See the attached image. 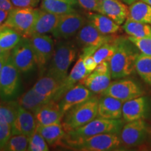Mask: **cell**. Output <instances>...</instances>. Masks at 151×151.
<instances>
[{
  "label": "cell",
  "mask_w": 151,
  "mask_h": 151,
  "mask_svg": "<svg viewBox=\"0 0 151 151\" xmlns=\"http://www.w3.org/2000/svg\"><path fill=\"white\" fill-rule=\"evenodd\" d=\"M139 50L129 39H117V49L109 60L111 78L118 79L131 75L135 70V64Z\"/></svg>",
  "instance_id": "cell-1"
},
{
  "label": "cell",
  "mask_w": 151,
  "mask_h": 151,
  "mask_svg": "<svg viewBox=\"0 0 151 151\" xmlns=\"http://www.w3.org/2000/svg\"><path fill=\"white\" fill-rule=\"evenodd\" d=\"M76 55L77 48L72 42L60 41L55 48L47 75L63 83L67 78L69 67L75 60Z\"/></svg>",
  "instance_id": "cell-2"
},
{
  "label": "cell",
  "mask_w": 151,
  "mask_h": 151,
  "mask_svg": "<svg viewBox=\"0 0 151 151\" xmlns=\"http://www.w3.org/2000/svg\"><path fill=\"white\" fill-rule=\"evenodd\" d=\"M124 122L125 121L121 119L114 120L98 117L82 127L67 132L64 141L76 140L101 134H119Z\"/></svg>",
  "instance_id": "cell-3"
},
{
  "label": "cell",
  "mask_w": 151,
  "mask_h": 151,
  "mask_svg": "<svg viewBox=\"0 0 151 151\" xmlns=\"http://www.w3.org/2000/svg\"><path fill=\"white\" fill-rule=\"evenodd\" d=\"M122 143L119 134L106 133L79 139L65 141L62 146L76 150L82 151H109L118 150Z\"/></svg>",
  "instance_id": "cell-4"
},
{
  "label": "cell",
  "mask_w": 151,
  "mask_h": 151,
  "mask_svg": "<svg viewBox=\"0 0 151 151\" xmlns=\"http://www.w3.org/2000/svg\"><path fill=\"white\" fill-rule=\"evenodd\" d=\"M98 104L99 99L92 97L68 111L62 122L66 132L82 127L97 118Z\"/></svg>",
  "instance_id": "cell-5"
},
{
  "label": "cell",
  "mask_w": 151,
  "mask_h": 151,
  "mask_svg": "<svg viewBox=\"0 0 151 151\" xmlns=\"http://www.w3.org/2000/svg\"><path fill=\"white\" fill-rule=\"evenodd\" d=\"M76 40L79 46L83 48L82 56L93 55L94 52L106 43L113 41L110 35H104L96 29L89 20L77 33Z\"/></svg>",
  "instance_id": "cell-6"
},
{
  "label": "cell",
  "mask_w": 151,
  "mask_h": 151,
  "mask_svg": "<svg viewBox=\"0 0 151 151\" xmlns=\"http://www.w3.org/2000/svg\"><path fill=\"white\" fill-rule=\"evenodd\" d=\"M20 73L9 55L0 75V97L3 101L14 99L18 93Z\"/></svg>",
  "instance_id": "cell-7"
},
{
  "label": "cell",
  "mask_w": 151,
  "mask_h": 151,
  "mask_svg": "<svg viewBox=\"0 0 151 151\" xmlns=\"http://www.w3.org/2000/svg\"><path fill=\"white\" fill-rule=\"evenodd\" d=\"M39 11L40 9L35 8H14L10 11L4 24L14 28L23 37H28Z\"/></svg>",
  "instance_id": "cell-8"
},
{
  "label": "cell",
  "mask_w": 151,
  "mask_h": 151,
  "mask_svg": "<svg viewBox=\"0 0 151 151\" xmlns=\"http://www.w3.org/2000/svg\"><path fill=\"white\" fill-rule=\"evenodd\" d=\"M11 58L20 73L32 71L37 66L35 52L28 37H23L11 50Z\"/></svg>",
  "instance_id": "cell-9"
},
{
  "label": "cell",
  "mask_w": 151,
  "mask_h": 151,
  "mask_svg": "<svg viewBox=\"0 0 151 151\" xmlns=\"http://www.w3.org/2000/svg\"><path fill=\"white\" fill-rule=\"evenodd\" d=\"M87 22L86 18L76 11L62 15L52 35L56 39L67 40L76 35Z\"/></svg>",
  "instance_id": "cell-10"
},
{
  "label": "cell",
  "mask_w": 151,
  "mask_h": 151,
  "mask_svg": "<svg viewBox=\"0 0 151 151\" xmlns=\"http://www.w3.org/2000/svg\"><path fill=\"white\" fill-rule=\"evenodd\" d=\"M143 90L137 83L131 79L121 80L111 82L105 91L104 96H109L124 102L134 98L143 95Z\"/></svg>",
  "instance_id": "cell-11"
},
{
  "label": "cell",
  "mask_w": 151,
  "mask_h": 151,
  "mask_svg": "<svg viewBox=\"0 0 151 151\" xmlns=\"http://www.w3.org/2000/svg\"><path fill=\"white\" fill-rule=\"evenodd\" d=\"M28 38L35 52L37 66L40 69H43L54 54L55 48L53 39L46 35H32Z\"/></svg>",
  "instance_id": "cell-12"
},
{
  "label": "cell",
  "mask_w": 151,
  "mask_h": 151,
  "mask_svg": "<svg viewBox=\"0 0 151 151\" xmlns=\"http://www.w3.org/2000/svg\"><path fill=\"white\" fill-rule=\"evenodd\" d=\"M147 135L148 127L143 119L127 122L120 132L122 144L126 147H134L141 144Z\"/></svg>",
  "instance_id": "cell-13"
},
{
  "label": "cell",
  "mask_w": 151,
  "mask_h": 151,
  "mask_svg": "<svg viewBox=\"0 0 151 151\" xmlns=\"http://www.w3.org/2000/svg\"><path fill=\"white\" fill-rule=\"evenodd\" d=\"M94 93L82 83L73 86L62 96L59 104L64 113H66L75 106L87 101L93 97Z\"/></svg>",
  "instance_id": "cell-14"
},
{
  "label": "cell",
  "mask_w": 151,
  "mask_h": 151,
  "mask_svg": "<svg viewBox=\"0 0 151 151\" xmlns=\"http://www.w3.org/2000/svg\"><path fill=\"white\" fill-rule=\"evenodd\" d=\"M37 127L35 114L20 106L16 118L11 125L12 135L22 134L29 137L36 132Z\"/></svg>",
  "instance_id": "cell-15"
},
{
  "label": "cell",
  "mask_w": 151,
  "mask_h": 151,
  "mask_svg": "<svg viewBox=\"0 0 151 151\" xmlns=\"http://www.w3.org/2000/svg\"><path fill=\"white\" fill-rule=\"evenodd\" d=\"M34 114L38 124L48 125L62 122L65 113L60 108L59 101L50 100L36 111Z\"/></svg>",
  "instance_id": "cell-16"
},
{
  "label": "cell",
  "mask_w": 151,
  "mask_h": 151,
  "mask_svg": "<svg viewBox=\"0 0 151 151\" xmlns=\"http://www.w3.org/2000/svg\"><path fill=\"white\" fill-rule=\"evenodd\" d=\"M149 109L146 97L140 96L123 102L122 118L126 122L143 119L146 116Z\"/></svg>",
  "instance_id": "cell-17"
},
{
  "label": "cell",
  "mask_w": 151,
  "mask_h": 151,
  "mask_svg": "<svg viewBox=\"0 0 151 151\" xmlns=\"http://www.w3.org/2000/svg\"><path fill=\"white\" fill-rule=\"evenodd\" d=\"M99 13L120 25L127 20L129 9L121 0H101Z\"/></svg>",
  "instance_id": "cell-18"
},
{
  "label": "cell",
  "mask_w": 151,
  "mask_h": 151,
  "mask_svg": "<svg viewBox=\"0 0 151 151\" xmlns=\"http://www.w3.org/2000/svg\"><path fill=\"white\" fill-rule=\"evenodd\" d=\"M89 74L87 72L86 67L84 66L83 57L80 55L78 60H77L74 66L71 69V72L69 73V75H67V78L62 83L61 89L59 90V92H58V94H56L52 100L55 101H59L62 96L68 90L71 89L73 86H74L78 83L82 81Z\"/></svg>",
  "instance_id": "cell-19"
},
{
  "label": "cell",
  "mask_w": 151,
  "mask_h": 151,
  "mask_svg": "<svg viewBox=\"0 0 151 151\" xmlns=\"http://www.w3.org/2000/svg\"><path fill=\"white\" fill-rule=\"evenodd\" d=\"M60 16H61L40 9L39 14L36 19L32 28L30 30L28 37L32 35L52 33L59 22Z\"/></svg>",
  "instance_id": "cell-20"
},
{
  "label": "cell",
  "mask_w": 151,
  "mask_h": 151,
  "mask_svg": "<svg viewBox=\"0 0 151 151\" xmlns=\"http://www.w3.org/2000/svg\"><path fill=\"white\" fill-rule=\"evenodd\" d=\"M37 131L41 134L47 143L51 147L62 146L67 134L62 122L48 125H40L37 124Z\"/></svg>",
  "instance_id": "cell-21"
},
{
  "label": "cell",
  "mask_w": 151,
  "mask_h": 151,
  "mask_svg": "<svg viewBox=\"0 0 151 151\" xmlns=\"http://www.w3.org/2000/svg\"><path fill=\"white\" fill-rule=\"evenodd\" d=\"M122 104L120 100L109 96H104L99 99L98 117L106 119H121L122 117Z\"/></svg>",
  "instance_id": "cell-22"
},
{
  "label": "cell",
  "mask_w": 151,
  "mask_h": 151,
  "mask_svg": "<svg viewBox=\"0 0 151 151\" xmlns=\"http://www.w3.org/2000/svg\"><path fill=\"white\" fill-rule=\"evenodd\" d=\"M111 73H99L94 71L88 75L81 83L84 85L94 94H102L111 83Z\"/></svg>",
  "instance_id": "cell-23"
},
{
  "label": "cell",
  "mask_w": 151,
  "mask_h": 151,
  "mask_svg": "<svg viewBox=\"0 0 151 151\" xmlns=\"http://www.w3.org/2000/svg\"><path fill=\"white\" fill-rule=\"evenodd\" d=\"M50 100H52V97L39 94L33 88H31L22 94L17 101L20 106L34 113Z\"/></svg>",
  "instance_id": "cell-24"
},
{
  "label": "cell",
  "mask_w": 151,
  "mask_h": 151,
  "mask_svg": "<svg viewBox=\"0 0 151 151\" xmlns=\"http://www.w3.org/2000/svg\"><path fill=\"white\" fill-rule=\"evenodd\" d=\"M88 20L93 24L98 31L104 35H110L120 30V25L113 20L101 14L90 13L88 16Z\"/></svg>",
  "instance_id": "cell-25"
},
{
  "label": "cell",
  "mask_w": 151,
  "mask_h": 151,
  "mask_svg": "<svg viewBox=\"0 0 151 151\" xmlns=\"http://www.w3.org/2000/svg\"><path fill=\"white\" fill-rule=\"evenodd\" d=\"M62 82H60L56 78L50 76L46 75L41 77L34 85L32 88L35 91L43 95L53 98L61 89Z\"/></svg>",
  "instance_id": "cell-26"
},
{
  "label": "cell",
  "mask_w": 151,
  "mask_h": 151,
  "mask_svg": "<svg viewBox=\"0 0 151 151\" xmlns=\"http://www.w3.org/2000/svg\"><path fill=\"white\" fill-rule=\"evenodd\" d=\"M128 18L151 25V5L143 1H137L129 7Z\"/></svg>",
  "instance_id": "cell-27"
},
{
  "label": "cell",
  "mask_w": 151,
  "mask_h": 151,
  "mask_svg": "<svg viewBox=\"0 0 151 151\" xmlns=\"http://www.w3.org/2000/svg\"><path fill=\"white\" fill-rule=\"evenodd\" d=\"M22 37L18 31L3 24L0 27V48L4 51H11Z\"/></svg>",
  "instance_id": "cell-28"
},
{
  "label": "cell",
  "mask_w": 151,
  "mask_h": 151,
  "mask_svg": "<svg viewBox=\"0 0 151 151\" xmlns=\"http://www.w3.org/2000/svg\"><path fill=\"white\" fill-rule=\"evenodd\" d=\"M41 9L59 16L76 12L73 5L65 0H41Z\"/></svg>",
  "instance_id": "cell-29"
},
{
  "label": "cell",
  "mask_w": 151,
  "mask_h": 151,
  "mask_svg": "<svg viewBox=\"0 0 151 151\" xmlns=\"http://www.w3.org/2000/svg\"><path fill=\"white\" fill-rule=\"evenodd\" d=\"M122 27L129 37L143 38L151 36V25L135 21L128 18L124 21Z\"/></svg>",
  "instance_id": "cell-30"
},
{
  "label": "cell",
  "mask_w": 151,
  "mask_h": 151,
  "mask_svg": "<svg viewBox=\"0 0 151 151\" xmlns=\"http://www.w3.org/2000/svg\"><path fill=\"white\" fill-rule=\"evenodd\" d=\"M18 101H4L0 104V122L12 125L18 114Z\"/></svg>",
  "instance_id": "cell-31"
},
{
  "label": "cell",
  "mask_w": 151,
  "mask_h": 151,
  "mask_svg": "<svg viewBox=\"0 0 151 151\" xmlns=\"http://www.w3.org/2000/svg\"><path fill=\"white\" fill-rule=\"evenodd\" d=\"M135 70L143 81L151 86V55L139 54L136 60Z\"/></svg>",
  "instance_id": "cell-32"
},
{
  "label": "cell",
  "mask_w": 151,
  "mask_h": 151,
  "mask_svg": "<svg viewBox=\"0 0 151 151\" xmlns=\"http://www.w3.org/2000/svg\"><path fill=\"white\" fill-rule=\"evenodd\" d=\"M117 49V39H115L111 42L106 43L100 46L94 52L93 58L97 64L101 63L104 61H109L112 58Z\"/></svg>",
  "instance_id": "cell-33"
},
{
  "label": "cell",
  "mask_w": 151,
  "mask_h": 151,
  "mask_svg": "<svg viewBox=\"0 0 151 151\" xmlns=\"http://www.w3.org/2000/svg\"><path fill=\"white\" fill-rule=\"evenodd\" d=\"M29 138L25 135L15 134L11 137L2 150L25 151L27 150Z\"/></svg>",
  "instance_id": "cell-34"
},
{
  "label": "cell",
  "mask_w": 151,
  "mask_h": 151,
  "mask_svg": "<svg viewBox=\"0 0 151 151\" xmlns=\"http://www.w3.org/2000/svg\"><path fill=\"white\" fill-rule=\"evenodd\" d=\"M27 150L29 151H48V144L39 132L37 130L29 138V145Z\"/></svg>",
  "instance_id": "cell-35"
},
{
  "label": "cell",
  "mask_w": 151,
  "mask_h": 151,
  "mask_svg": "<svg viewBox=\"0 0 151 151\" xmlns=\"http://www.w3.org/2000/svg\"><path fill=\"white\" fill-rule=\"evenodd\" d=\"M128 39L139 49L141 53L151 55V36L143 38L129 37Z\"/></svg>",
  "instance_id": "cell-36"
},
{
  "label": "cell",
  "mask_w": 151,
  "mask_h": 151,
  "mask_svg": "<svg viewBox=\"0 0 151 151\" xmlns=\"http://www.w3.org/2000/svg\"><path fill=\"white\" fill-rule=\"evenodd\" d=\"M12 136L11 125L0 122V150H2L4 147L8 142Z\"/></svg>",
  "instance_id": "cell-37"
},
{
  "label": "cell",
  "mask_w": 151,
  "mask_h": 151,
  "mask_svg": "<svg viewBox=\"0 0 151 151\" xmlns=\"http://www.w3.org/2000/svg\"><path fill=\"white\" fill-rule=\"evenodd\" d=\"M77 3L87 11L99 13L100 0H77Z\"/></svg>",
  "instance_id": "cell-38"
},
{
  "label": "cell",
  "mask_w": 151,
  "mask_h": 151,
  "mask_svg": "<svg viewBox=\"0 0 151 151\" xmlns=\"http://www.w3.org/2000/svg\"><path fill=\"white\" fill-rule=\"evenodd\" d=\"M15 8H35L40 0H11Z\"/></svg>",
  "instance_id": "cell-39"
},
{
  "label": "cell",
  "mask_w": 151,
  "mask_h": 151,
  "mask_svg": "<svg viewBox=\"0 0 151 151\" xmlns=\"http://www.w3.org/2000/svg\"><path fill=\"white\" fill-rule=\"evenodd\" d=\"M82 57H83V60L84 66L85 67H86L87 72L88 73V74H90V73H92V71H94V69H95L96 67H97V62H96L95 60H94L93 55H86V56H82Z\"/></svg>",
  "instance_id": "cell-40"
},
{
  "label": "cell",
  "mask_w": 151,
  "mask_h": 151,
  "mask_svg": "<svg viewBox=\"0 0 151 151\" xmlns=\"http://www.w3.org/2000/svg\"><path fill=\"white\" fill-rule=\"evenodd\" d=\"M94 71L99 73H111L110 65H109V61H104L101 63L98 64L97 67L94 69Z\"/></svg>",
  "instance_id": "cell-41"
},
{
  "label": "cell",
  "mask_w": 151,
  "mask_h": 151,
  "mask_svg": "<svg viewBox=\"0 0 151 151\" xmlns=\"http://www.w3.org/2000/svg\"><path fill=\"white\" fill-rule=\"evenodd\" d=\"M14 8L11 0H0V10L10 11Z\"/></svg>",
  "instance_id": "cell-42"
},
{
  "label": "cell",
  "mask_w": 151,
  "mask_h": 151,
  "mask_svg": "<svg viewBox=\"0 0 151 151\" xmlns=\"http://www.w3.org/2000/svg\"><path fill=\"white\" fill-rule=\"evenodd\" d=\"M10 54L11 51H5L0 54V75H1L4 65L5 62L6 61L7 58H9V56L10 55Z\"/></svg>",
  "instance_id": "cell-43"
},
{
  "label": "cell",
  "mask_w": 151,
  "mask_h": 151,
  "mask_svg": "<svg viewBox=\"0 0 151 151\" xmlns=\"http://www.w3.org/2000/svg\"><path fill=\"white\" fill-rule=\"evenodd\" d=\"M10 11H4V10H0V27L4 23L6 20L8 18V16Z\"/></svg>",
  "instance_id": "cell-44"
},
{
  "label": "cell",
  "mask_w": 151,
  "mask_h": 151,
  "mask_svg": "<svg viewBox=\"0 0 151 151\" xmlns=\"http://www.w3.org/2000/svg\"><path fill=\"white\" fill-rule=\"evenodd\" d=\"M122 2H124V4H128V5H131L132 4L134 3L135 1H139V0H121Z\"/></svg>",
  "instance_id": "cell-45"
},
{
  "label": "cell",
  "mask_w": 151,
  "mask_h": 151,
  "mask_svg": "<svg viewBox=\"0 0 151 151\" xmlns=\"http://www.w3.org/2000/svg\"><path fill=\"white\" fill-rule=\"evenodd\" d=\"M65 1H67L69 4H71V5H75L77 3V0H65Z\"/></svg>",
  "instance_id": "cell-46"
},
{
  "label": "cell",
  "mask_w": 151,
  "mask_h": 151,
  "mask_svg": "<svg viewBox=\"0 0 151 151\" xmlns=\"http://www.w3.org/2000/svg\"><path fill=\"white\" fill-rule=\"evenodd\" d=\"M141 1H144V2H146L147 4H148L151 5V0H141Z\"/></svg>",
  "instance_id": "cell-47"
},
{
  "label": "cell",
  "mask_w": 151,
  "mask_h": 151,
  "mask_svg": "<svg viewBox=\"0 0 151 151\" xmlns=\"http://www.w3.org/2000/svg\"><path fill=\"white\" fill-rule=\"evenodd\" d=\"M5 52L4 50L3 49H1V48H0V54H1V53H2V52Z\"/></svg>",
  "instance_id": "cell-48"
},
{
  "label": "cell",
  "mask_w": 151,
  "mask_h": 151,
  "mask_svg": "<svg viewBox=\"0 0 151 151\" xmlns=\"http://www.w3.org/2000/svg\"><path fill=\"white\" fill-rule=\"evenodd\" d=\"M100 1H101V0H100Z\"/></svg>",
  "instance_id": "cell-49"
}]
</instances>
